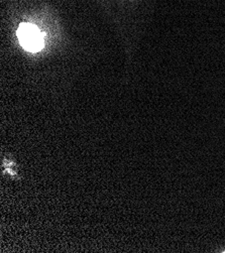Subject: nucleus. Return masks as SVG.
Masks as SVG:
<instances>
[{"label": "nucleus", "mask_w": 225, "mask_h": 253, "mask_svg": "<svg viewBox=\"0 0 225 253\" xmlns=\"http://www.w3.org/2000/svg\"><path fill=\"white\" fill-rule=\"evenodd\" d=\"M20 44L30 52H39L44 47V38L39 29L31 23H21L17 30Z\"/></svg>", "instance_id": "f257e3e1"}]
</instances>
